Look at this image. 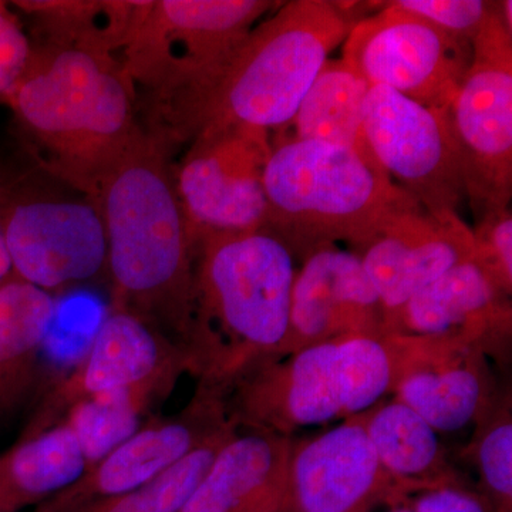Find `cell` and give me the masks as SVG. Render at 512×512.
Masks as SVG:
<instances>
[{"label": "cell", "mask_w": 512, "mask_h": 512, "mask_svg": "<svg viewBox=\"0 0 512 512\" xmlns=\"http://www.w3.org/2000/svg\"><path fill=\"white\" fill-rule=\"evenodd\" d=\"M473 437L485 503L490 512H512V417L510 397L495 400L476 423Z\"/></svg>", "instance_id": "obj_28"}, {"label": "cell", "mask_w": 512, "mask_h": 512, "mask_svg": "<svg viewBox=\"0 0 512 512\" xmlns=\"http://www.w3.org/2000/svg\"><path fill=\"white\" fill-rule=\"evenodd\" d=\"M291 437L235 434L180 512H284Z\"/></svg>", "instance_id": "obj_20"}, {"label": "cell", "mask_w": 512, "mask_h": 512, "mask_svg": "<svg viewBox=\"0 0 512 512\" xmlns=\"http://www.w3.org/2000/svg\"><path fill=\"white\" fill-rule=\"evenodd\" d=\"M511 332L510 293L471 259L417 292L394 320L389 335L450 340L503 359Z\"/></svg>", "instance_id": "obj_19"}, {"label": "cell", "mask_w": 512, "mask_h": 512, "mask_svg": "<svg viewBox=\"0 0 512 512\" xmlns=\"http://www.w3.org/2000/svg\"><path fill=\"white\" fill-rule=\"evenodd\" d=\"M177 150L144 124L97 201L107 235L111 308L143 319L192 360L195 239L175 185Z\"/></svg>", "instance_id": "obj_1"}, {"label": "cell", "mask_w": 512, "mask_h": 512, "mask_svg": "<svg viewBox=\"0 0 512 512\" xmlns=\"http://www.w3.org/2000/svg\"><path fill=\"white\" fill-rule=\"evenodd\" d=\"M494 2L483 0H394L392 5L429 20L450 35L473 42Z\"/></svg>", "instance_id": "obj_30"}, {"label": "cell", "mask_w": 512, "mask_h": 512, "mask_svg": "<svg viewBox=\"0 0 512 512\" xmlns=\"http://www.w3.org/2000/svg\"><path fill=\"white\" fill-rule=\"evenodd\" d=\"M365 130L394 184L431 214H458L467 195L448 111L421 106L389 87H369Z\"/></svg>", "instance_id": "obj_12"}, {"label": "cell", "mask_w": 512, "mask_h": 512, "mask_svg": "<svg viewBox=\"0 0 512 512\" xmlns=\"http://www.w3.org/2000/svg\"><path fill=\"white\" fill-rule=\"evenodd\" d=\"M10 272H12V264H10L5 238H3L2 228H0V284L8 278Z\"/></svg>", "instance_id": "obj_33"}, {"label": "cell", "mask_w": 512, "mask_h": 512, "mask_svg": "<svg viewBox=\"0 0 512 512\" xmlns=\"http://www.w3.org/2000/svg\"><path fill=\"white\" fill-rule=\"evenodd\" d=\"M32 43L15 9L0 0V106H5L29 62Z\"/></svg>", "instance_id": "obj_31"}, {"label": "cell", "mask_w": 512, "mask_h": 512, "mask_svg": "<svg viewBox=\"0 0 512 512\" xmlns=\"http://www.w3.org/2000/svg\"><path fill=\"white\" fill-rule=\"evenodd\" d=\"M473 231V261L503 289L512 293V215L510 208L478 218Z\"/></svg>", "instance_id": "obj_29"}, {"label": "cell", "mask_w": 512, "mask_h": 512, "mask_svg": "<svg viewBox=\"0 0 512 512\" xmlns=\"http://www.w3.org/2000/svg\"><path fill=\"white\" fill-rule=\"evenodd\" d=\"M413 512H490L481 495L463 485H444L421 491L413 500L404 501Z\"/></svg>", "instance_id": "obj_32"}, {"label": "cell", "mask_w": 512, "mask_h": 512, "mask_svg": "<svg viewBox=\"0 0 512 512\" xmlns=\"http://www.w3.org/2000/svg\"><path fill=\"white\" fill-rule=\"evenodd\" d=\"M342 60L369 87H389L421 106L450 111L473 62V42L384 2L350 29Z\"/></svg>", "instance_id": "obj_10"}, {"label": "cell", "mask_w": 512, "mask_h": 512, "mask_svg": "<svg viewBox=\"0 0 512 512\" xmlns=\"http://www.w3.org/2000/svg\"><path fill=\"white\" fill-rule=\"evenodd\" d=\"M390 512H413L412 508H410V505L407 503L394 505V508Z\"/></svg>", "instance_id": "obj_34"}, {"label": "cell", "mask_w": 512, "mask_h": 512, "mask_svg": "<svg viewBox=\"0 0 512 512\" xmlns=\"http://www.w3.org/2000/svg\"><path fill=\"white\" fill-rule=\"evenodd\" d=\"M356 255L382 301L387 336L417 292L473 259V231L456 212L431 214L417 207L394 217Z\"/></svg>", "instance_id": "obj_17"}, {"label": "cell", "mask_w": 512, "mask_h": 512, "mask_svg": "<svg viewBox=\"0 0 512 512\" xmlns=\"http://www.w3.org/2000/svg\"><path fill=\"white\" fill-rule=\"evenodd\" d=\"M33 45L120 57L153 0H13Z\"/></svg>", "instance_id": "obj_22"}, {"label": "cell", "mask_w": 512, "mask_h": 512, "mask_svg": "<svg viewBox=\"0 0 512 512\" xmlns=\"http://www.w3.org/2000/svg\"><path fill=\"white\" fill-rule=\"evenodd\" d=\"M448 117L477 217L510 208L512 32L500 18L498 2L473 40V62Z\"/></svg>", "instance_id": "obj_9"}, {"label": "cell", "mask_w": 512, "mask_h": 512, "mask_svg": "<svg viewBox=\"0 0 512 512\" xmlns=\"http://www.w3.org/2000/svg\"><path fill=\"white\" fill-rule=\"evenodd\" d=\"M295 265L268 229L195 238L194 375L222 392L249 367L285 356Z\"/></svg>", "instance_id": "obj_4"}, {"label": "cell", "mask_w": 512, "mask_h": 512, "mask_svg": "<svg viewBox=\"0 0 512 512\" xmlns=\"http://www.w3.org/2000/svg\"><path fill=\"white\" fill-rule=\"evenodd\" d=\"M87 470L82 446L66 421L19 439L0 454V512L46 503Z\"/></svg>", "instance_id": "obj_24"}, {"label": "cell", "mask_w": 512, "mask_h": 512, "mask_svg": "<svg viewBox=\"0 0 512 512\" xmlns=\"http://www.w3.org/2000/svg\"><path fill=\"white\" fill-rule=\"evenodd\" d=\"M355 25L336 2L281 3L224 62L144 124L178 148L208 128L282 130Z\"/></svg>", "instance_id": "obj_3"}, {"label": "cell", "mask_w": 512, "mask_h": 512, "mask_svg": "<svg viewBox=\"0 0 512 512\" xmlns=\"http://www.w3.org/2000/svg\"><path fill=\"white\" fill-rule=\"evenodd\" d=\"M382 503L403 500L380 466L362 414L292 444L286 512H370Z\"/></svg>", "instance_id": "obj_15"}, {"label": "cell", "mask_w": 512, "mask_h": 512, "mask_svg": "<svg viewBox=\"0 0 512 512\" xmlns=\"http://www.w3.org/2000/svg\"><path fill=\"white\" fill-rule=\"evenodd\" d=\"M5 106L10 134L32 160L94 201L144 128L120 57L86 50L32 43Z\"/></svg>", "instance_id": "obj_2"}, {"label": "cell", "mask_w": 512, "mask_h": 512, "mask_svg": "<svg viewBox=\"0 0 512 512\" xmlns=\"http://www.w3.org/2000/svg\"><path fill=\"white\" fill-rule=\"evenodd\" d=\"M237 433V424H231L154 480L127 493L84 504L72 512H180L221 448Z\"/></svg>", "instance_id": "obj_27"}, {"label": "cell", "mask_w": 512, "mask_h": 512, "mask_svg": "<svg viewBox=\"0 0 512 512\" xmlns=\"http://www.w3.org/2000/svg\"><path fill=\"white\" fill-rule=\"evenodd\" d=\"M185 373L194 375L187 352L133 313L111 308L79 365L37 400L19 439L62 423L84 400L144 384L177 386Z\"/></svg>", "instance_id": "obj_13"}, {"label": "cell", "mask_w": 512, "mask_h": 512, "mask_svg": "<svg viewBox=\"0 0 512 512\" xmlns=\"http://www.w3.org/2000/svg\"><path fill=\"white\" fill-rule=\"evenodd\" d=\"M380 466L403 503L413 493L461 485L446 460L439 433L409 406L393 399L362 414Z\"/></svg>", "instance_id": "obj_23"}, {"label": "cell", "mask_w": 512, "mask_h": 512, "mask_svg": "<svg viewBox=\"0 0 512 512\" xmlns=\"http://www.w3.org/2000/svg\"><path fill=\"white\" fill-rule=\"evenodd\" d=\"M265 229L299 258L348 242L363 251L390 221L420 207L350 148L279 137L264 171Z\"/></svg>", "instance_id": "obj_5"}, {"label": "cell", "mask_w": 512, "mask_h": 512, "mask_svg": "<svg viewBox=\"0 0 512 512\" xmlns=\"http://www.w3.org/2000/svg\"><path fill=\"white\" fill-rule=\"evenodd\" d=\"M281 2L153 0L121 52L143 123L192 89Z\"/></svg>", "instance_id": "obj_8"}, {"label": "cell", "mask_w": 512, "mask_h": 512, "mask_svg": "<svg viewBox=\"0 0 512 512\" xmlns=\"http://www.w3.org/2000/svg\"><path fill=\"white\" fill-rule=\"evenodd\" d=\"M174 389L175 384L170 383L144 384L100 394L73 406L63 421L76 434L87 466L92 468L133 436L143 426L144 417Z\"/></svg>", "instance_id": "obj_26"}, {"label": "cell", "mask_w": 512, "mask_h": 512, "mask_svg": "<svg viewBox=\"0 0 512 512\" xmlns=\"http://www.w3.org/2000/svg\"><path fill=\"white\" fill-rule=\"evenodd\" d=\"M367 92L369 86L348 63L329 59L313 80L293 119L282 128H291V136L281 137L350 148L367 163L382 168L366 137Z\"/></svg>", "instance_id": "obj_25"}, {"label": "cell", "mask_w": 512, "mask_h": 512, "mask_svg": "<svg viewBox=\"0 0 512 512\" xmlns=\"http://www.w3.org/2000/svg\"><path fill=\"white\" fill-rule=\"evenodd\" d=\"M268 131L247 126L208 128L175 163V185L194 239L202 232L265 227L264 171Z\"/></svg>", "instance_id": "obj_11"}, {"label": "cell", "mask_w": 512, "mask_h": 512, "mask_svg": "<svg viewBox=\"0 0 512 512\" xmlns=\"http://www.w3.org/2000/svg\"><path fill=\"white\" fill-rule=\"evenodd\" d=\"M394 375L386 336H353L256 363L229 384L225 403L238 427L291 437L373 409L392 393Z\"/></svg>", "instance_id": "obj_6"}, {"label": "cell", "mask_w": 512, "mask_h": 512, "mask_svg": "<svg viewBox=\"0 0 512 512\" xmlns=\"http://www.w3.org/2000/svg\"><path fill=\"white\" fill-rule=\"evenodd\" d=\"M55 318L52 293L13 272L0 284V430L35 402Z\"/></svg>", "instance_id": "obj_21"}, {"label": "cell", "mask_w": 512, "mask_h": 512, "mask_svg": "<svg viewBox=\"0 0 512 512\" xmlns=\"http://www.w3.org/2000/svg\"><path fill=\"white\" fill-rule=\"evenodd\" d=\"M0 228L13 274L52 295L107 274L99 202L47 174L12 134L0 144Z\"/></svg>", "instance_id": "obj_7"}, {"label": "cell", "mask_w": 512, "mask_h": 512, "mask_svg": "<svg viewBox=\"0 0 512 512\" xmlns=\"http://www.w3.org/2000/svg\"><path fill=\"white\" fill-rule=\"evenodd\" d=\"M353 336L383 338L382 301L355 252L319 249L296 272L285 356Z\"/></svg>", "instance_id": "obj_18"}, {"label": "cell", "mask_w": 512, "mask_h": 512, "mask_svg": "<svg viewBox=\"0 0 512 512\" xmlns=\"http://www.w3.org/2000/svg\"><path fill=\"white\" fill-rule=\"evenodd\" d=\"M396 375L392 394L433 427L454 433L477 423L495 403L481 350L450 340L389 335Z\"/></svg>", "instance_id": "obj_16"}, {"label": "cell", "mask_w": 512, "mask_h": 512, "mask_svg": "<svg viewBox=\"0 0 512 512\" xmlns=\"http://www.w3.org/2000/svg\"><path fill=\"white\" fill-rule=\"evenodd\" d=\"M231 424L235 423L229 419L225 393L200 383L183 412L167 419L148 420L79 481L40 507L46 512H72L92 501L134 490Z\"/></svg>", "instance_id": "obj_14"}]
</instances>
